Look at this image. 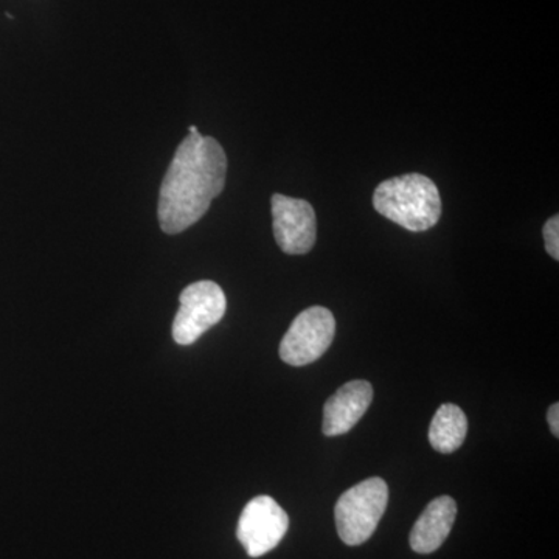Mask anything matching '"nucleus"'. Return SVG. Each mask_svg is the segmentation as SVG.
<instances>
[{"label": "nucleus", "instance_id": "nucleus-1", "mask_svg": "<svg viewBox=\"0 0 559 559\" xmlns=\"http://www.w3.org/2000/svg\"><path fill=\"white\" fill-rule=\"evenodd\" d=\"M226 178L227 156L218 140L200 132L187 135L162 182L160 229L176 235L197 224L224 190Z\"/></svg>", "mask_w": 559, "mask_h": 559}, {"label": "nucleus", "instance_id": "nucleus-2", "mask_svg": "<svg viewBox=\"0 0 559 559\" xmlns=\"http://www.w3.org/2000/svg\"><path fill=\"white\" fill-rule=\"evenodd\" d=\"M373 205L384 218L411 231L432 229L441 216L439 189L418 173L381 182L374 190Z\"/></svg>", "mask_w": 559, "mask_h": 559}, {"label": "nucleus", "instance_id": "nucleus-3", "mask_svg": "<svg viewBox=\"0 0 559 559\" xmlns=\"http://www.w3.org/2000/svg\"><path fill=\"white\" fill-rule=\"evenodd\" d=\"M389 503V487L371 477L347 489L334 509L337 533L347 546H360L373 535Z\"/></svg>", "mask_w": 559, "mask_h": 559}, {"label": "nucleus", "instance_id": "nucleus-4", "mask_svg": "<svg viewBox=\"0 0 559 559\" xmlns=\"http://www.w3.org/2000/svg\"><path fill=\"white\" fill-rule=\"evenodd\" d=\"M179 300V311L173 322V340L179 345L194 344L226 314V294L209 280L187 286Z\"/></svg>", "mask_w": 559, "mask_h": 559}, {"label": "nucleus", "instance_id": "nucleus-5", "mask_svg": "<svg viewBox=\"0 0 559 559\" xmlns=\"http://www.w3.org/2000/svg\"><path fill=\"white\" fill-rule=\"evenodd\" d=\"M336 333L333 312L323 307L301 311L280 344V358L294 367H304L325 355Z\"/></svg>", "mask_w": 559, "mask_h": 559}, {"label": "nucleus", "instance_id": "nucleus-6", "mask_svg": "<svg viewBox=\"0 0 559 559\" xmlns=\"http://www.w3.org/2000/svg\"><path fill=\"white\" fill-rule=\"evenodd\" d=\"M288 528L286 511L270 496H259L242 510L237 536L250 558H260L282 543Z\"/></svg>", "mask_w": 559, "mask_h": 559}, {"label": "nucleus", "instance_id": "nucleus-7", "mask_svg": "<svg viewBox=\"0 0 559 559\" xmlns=\"http://www.w3.org/2000/svg\"><path fill=\"white\" fill-rule=\"evenodd\" d=\"M271 204L278 248L289 255L310 252L318 237V221L310 202L274 194Z\"/></svg>", "mask_w": 559, "mask_h": 559}, {"label": "nucleus", "instance_id": "nucleus-8", "mask_svg": "<svg viewBox=\"0 0 559 559\" xmlns=\"http://www.w3.org/2000/svg\"><path fill=\"white\" fill-rule=\"evenodd\" d=\"M373 388L367 381H349L337 389L323 407L322 430L326 437L349 432L369 411Z\"/></svg>", "mask_w": 559, "mask_h": 559}, {"label": "nucleus", "instance_id": "nucleus-9", "mask_svg": "<svg viewBox=\"0 0 559 559\" xmlns=\"http://www.w3.org/2000/svg\"><path fill=\"white\" fill-rule=\"evenodd\" d=\"M455 518H457V503L454 499L450 496L433 499L412 528V550L421 555L439 550L450 536Z\"/></svg>", "mask_w": 559, "mask_h": 559}, {"label": "nucleus", "instance_id": "nucleus-10", "mask_svg": "<svg viewBox=\"0 0 559 559\" xmlns=\"http://www.w3.org/2000/svg\"><path fill=\"white\" fill-rule=\"evenodd\" d=\"M468 433V419L465 412L455 404L447 403L433 415L429 428V441L433 450L451 454L462 447Z\"/></svg>", "mask_w": 559, "mask_h": 559}, {"label": "nucleus", "instance_id": "nucleus-11", "mask_svg": "<svg viewBox=\"0 0 559 559\" xmlns=\"http://www.w3.org/2000/svg\"><path fill=\"white\" fill-rule=\"evenodd\" d=\"M544 242H546L547 252L555 260H559V216H551L544 226Z\"/></svg>", "mask_w": 559, "mask_h": 559}, {"label": "nucleus", "instance_id": "nucleus-12", "mask_svg": "<svg viewBox=\"0 0 559 559\" xmlns=\"http://www.w3.org/2000/svg\"><path fill=\"white\" fill-rule=\"evenodd\" d=\"M547 419H549V426L551 433L555 437H559V404H551L549 412H547Z\"/></svg>", "mask_w": 559, "mask_h": 559}]
</instances>
